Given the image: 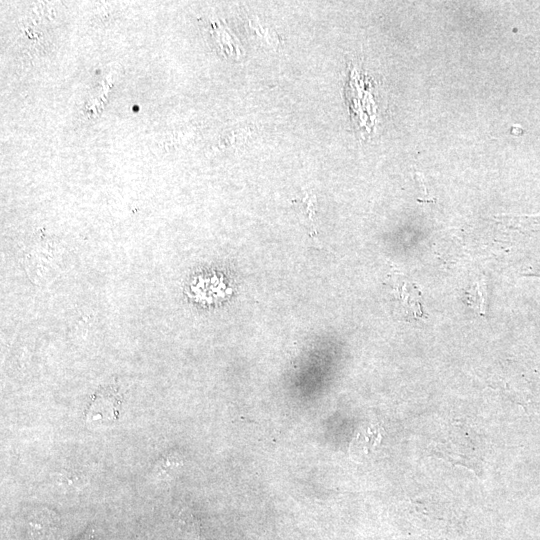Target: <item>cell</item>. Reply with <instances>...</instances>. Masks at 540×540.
I'll return each mask as SVG.
<instances>
[{"mask_svg": "<svg viewBox=\"0 0 540 540\" xmlns=\"http://www.w3.org/2000/svg\"><path fill=\"white\" fill-rule=\"evenodd\" d=\"M394 292L406 315L413 314L414 318L422 317L421 294L414 284L403 281L394 287Z\"/></svg>", "mask_w": 540, "mask_h": 540, "instance_id": "6da1fadb", "label": "cell"}, {"mask_svg": "<svg viewBox=\"0 0 540 540\" xmlns=\"http://www.w3.org/2000/svg\"><path fill=\"white\" fill-rule=\"evenodd\" d=\"M94 528L89 527L87 530L79 536L76 540H94Z\"/></svg>", "mask_w": 540, "mask_h": 540, "instance_id": "5b68a950", "label": "cell"}, {"mask_svg": "<svg viewBox=\"0 0 540 540\" xmlns=\"http://www.w3.org/2000/svg\"><path fill=\"white\" fill-rule=\"evenodd\" d=\"M466 302L474 308L479 314L484 315V299L480 291V283L474 282L470 289L465 293Z\"/></svg>", "mask_w": 540, "mask_h": 540, "instance_id": "277c9868", "label": "cell"}, {"mask_svg": "<svg viewBox=\"0 0 540 540\" xmlns=\"http://www.w3.org/2000/svg\"><path fill=\"white\" fill-rule=\"evenodd\" d=\"M180 465H182L181 455L174 451H169L158 458L154 464L152 473L156 478H165Z\"/></svg>", "mask_w": 540, "mask_h": 540, "instance_id": "7a4b0ae2", "label": "cell"}, {"mask_svg": "<svg viewBox=\"0 0 540 540\" xmlns=\"http://www.w3.org/2000/svg\"><path fill=\"white\" fill-rule=\"evenodd\" d=\"M300 205H299V209L301 210V213H302V217L304 218V222L309 230V234L311 236V238L318 244L320 245L319 243V240H318V236H317V231H316V228L314 226V221L312 219V217L315 215V197L314 196H309L308 194L305 195V197L303 199H300Z\"/></svg>", "mask_w": 540, "mask_h": 540, "instance_id": "3957f363", "label": "cell"}]
</instances>
